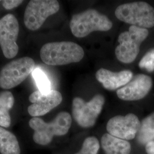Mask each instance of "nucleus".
<instances>
[{"label":"nucleus","mask_w":154,"mask_h":154,"mask_svg":"<svg viewBox=\"0 0 154 154\" xmlns=\"http://www.w3.org/2000/svg\"><path fill=\"white\" fill-rule=\"evenodd\" d=\"M137 138L138 142L142 144L154 139V113L147 116L140 122V127Z\"/></svg>","instance_id":"f3484780"},{"label":"nucleus","mask_w":154,"mask_h":154,"mask_svg":"<svg viewBox=\"0 0 154 154\" xmlns=\"http://www.w3.org/2000/svg\"><path fill=\"white\" fill-rule=\"evenodd\" d=\"M140 127L138 116L130 113L126 116H117L107 122L106 129L111 135L123 140H131L137 137Z\"/></svg>","instance_id":"9d476101"},{"label":"nucleus","mask_w":154,"mask_h":154,"mask_svg":"<svg viewBox=\"0 0 154 154\" xmlns=\"http://www.w3.org/2000/svg\"><path fill=\"white\" fill-rule=\"evenodd\" d=\"M104 97L96 94L88 102L76 97L72 100V114L77 123L83 128L93 126L105 104Z\"/></svg>","instance_id":"0eeeda50"},{"label":"nucleus","mask_w":154,"mask_h":154,"mask_svg":"<svg viewBox=\"0 0 154 154\" xmlns=\"http://www.w3.org/2000/svg\"><path fill=\"white\" fill-rule=\"evenodd\" d=\"M139 66L140 69H146L147 72L154 71V49L150 50L145 55L139 63Z\"/></svg>","instance_id":"aec40b11"},{"label":"nucleus","mask_w":154,"mask_h":154,"mask_svg":"<svg viewBox=\"0 0 154 154\" xmlns=\"http://www.w3.org/2000/svg\"><path fill=\"white\" fill-rule=\"evenodd\" d=\"M95 77L104 88L109 90H115L129 82L132 79L133 73L130 70L112 72L101 68L96 72Z\"/></svg>","instance_id":"ddd939ff"},{"label":"nucleus","mask_w":154,"mask_h":154,"mask_svg":"<svg viewBox=\"0 0 154 154\" xmlns=\"http://www.w3.org/2000/svg\"><path fill=\"white\" fill-rule=\"evenodd\" d=\"M60 4L56 0H32L26 7L23 21L30 30H37L46 20L60 10Z\"/></svg>","instance_id":"6e6552de"},{"label":"nucleus","mask_w":154,"mask_h":154,"mask_svg":"<svg viewBox=\"0 0 154 154\" xmlns=\"http://www.w3.org/2000/svg\"><path fill=\"white\" fill-rule=\"evenodd\" d=\"M112 27V23L105 15L95 9L73 15L70 22L72 34L77 38H83L93 32H106Z\"/></svg>","instance_id":"7ed1b4c3"},{"label":"nucleus","mask_w":154,"mask_h":154,"mask_svg":"<svg viewBox=\"0 0 154 154\" xmlns=\"http://www.w3.org/2000/svg\"><path fill=\"white\" fill-rule=\"evenodd\" d=\"M14 98L9 91L0 92V126L9 127L11 124L9 111L13 107Z\"/></svg>","instance_id":"dca6fc26"},{"label":"nucleus","mask_w":154,"mask_h":154,"mask_svg":"<svg viewBox=\"0 0 154 154\" xmlns=\"http://www.w3.org/2000/svg\"><path fill=\"white\" fill-rule=\"evenodd\" d=\"M0 153L1 154H21L19 143L15 135L1 126Z\"/></svg>","instance_id":"2eb2a0df"},{"label":"nucleus","mask_w":154,"mask_h":154,"mask_svg":"<svg viewBox=\"0 0 154 154\" xmlns=\"http://www.w3.org/2000/svg\"><path fill=\"white\" fill-rule=\"evenodd\" d=\"M99 148L100 144L98 139L90 137L85 140L82 149L75 154H97Z\"/></svg>","instance_id":"6ab92c4d"},{"label":"nucleus","mask_w":154,"mask_h":154,"mask_svg":"<svg viewBox=\"0 0 154 154\" xmlns=\"http://www.w3.org/2000/svg\"><path fill=\"white\" fill-rule=\"evenodd\" d=\"M72 116L69 113L62 111L58 113L50 123H46L38 117H33L29 122L34 130V141L40 145L49 144L54 136H63L66 134L72 125Z\"/></svg>","instance_id":"f257e3e1"},{"label":"nucleus","mask_w":154,"mask_h":154,"mask_svg":"<svg viewBox=\"0 0 154 154\" xmlns=\"http://www.w3.org/2000/svg\"><path fill=\"white\" fill-rule=\"evenodd\" d=\"M32 75L39 91L43 93H47L51 90L49 79L41 69L39 67L35 68L32 72Z\"/></svg>","instance_id":"a211bd4d"},{"label":"nucleus","mask_w":154,"mask_h":154,"mask_svg":"<svg viewBox=\"0 0 154 154\" xmlns=\"http://www.w3.org/2000/svg\"><path fill=\"white\" fill-rule=\"evenodd\" d=\"M101 145L105 154H130L131 149L128 142L114 137L109 133L102 136Z\"/></svg>","instance_id":"4468645a"},{"label":"nucleus","mask_w":154,"mask_h":154,"mask_svg":"<svg viewBox=\"0 0 154 154\" xmlns=\"http://www.w3.org/2000/svg\"><path fill=\"white\" fill-rule=\"evenodd\" d=\"M84 51L81 46L72 42H57L45 44L40 50V57L45 63L61 66L82 60Z\"/></svg>","instance_id":"f03ea898"},{"label":"nucleus","mask_w":154,"mask_h":154,"mask_svg":"<svg viewBox=\"0 0 154 154\" xmlns=\"http://www.w3.org/2000/svg\"><path fill=\"white\" fill-rule=\"evenodd\" d=\"M149 35L147 29L130 26L128 31L121 33L118 37L119 45L115 50L117 59L124 63H130L135 60L140 46Z\"/></svg>","instance_id":"39448f33"},{"label":"nucleus","mask_w":154,"mask_h":154,"mask_svg":"<svg viewBox=\"0 0 154 154\" xmlns=\"http://www.w3.org/2000/svg\"><path fill=\"white\" fill-rule=\"evenodd\" d=\"M23 2L22 0H5L2 1V5L6 10H11L18 7Z\"/></svg>","instance_id":"412c9836"},{"label":"nucleus","mask_w":154,"mask_h":154,"mask_svg":"<svg viewBox=\"0 0 154 154\" xmlns=\"http://www.w3.org/2000/svg\"></svg>","instance_id":"5701e85b"},{"label":"nucleus","mask_w":154,"mask_h":154,"mask_svg":"<svg viewBox=\"0 0 154 154\" xmlns=\"http://www.w3.org/2000/svg\"><path fill=\"white\" fill-rule=\"evenodd\" d=\"M35 69V62L29 57L8 63L0 71V88L11 89L20 85Z\"/></svg>","instance_id":"423d86ee"},{"label":"nucleus","mask_w":154,"mask_h":154,"mask_svg":"<svg viewBox=\"0 0 154 154\" xmlns=\"http://www.w3.org/2000/svg\"><path fill=\"white\" fill-rule=\"evenodd\" d=\"M146 151L147 154H154V140L146 144Z\"/></svg>","instance_id":"4be33fe9"},{"label":"nucleus","mask_w":154,"mask_h":154,"mask_svg":"<svg viewBox=\"0 0 154 154\" xmlns=\"http://www.w3.org/2000/svg\"><path fill=\"white\" fill-rule=\"evenodd\" d=\"M116 18L131 26L147 29L154 26V8L145 2H134L118 6Z\"/></svg>","instance_id":"20e7f679"},{"label":"nucleus","mask_w":154,"mask_h":154,"mask_svg":"<svg viewBox=\"0 0 154 154\" xmlns=\"http://www.w3.org/2000/svg\"><path fill=\"white\" fill-rule=\"evenodd\" d=\"M18 33L19 24L14 15L8 14L0 20V46L6 58H13L18 54Z\"/></svg>","instance_id":"1a4fd4ad"},{"label":"nucleus","mask_w":154,"mask_h":154,"mask_svg":"<svg viewBox=\"0 0 154 154\" xmlns=\"http://www.w3.org/2000/svg\"><path fill=\"white\" fill-rule=\"evenodd\" d=\"M32 103L28 108L29 114L33 117L44 116L61 104L62 96L59 91L51 90L49 93H43L35 91L29 97Z\"/></svg>","instance_id":"9b49d317"},{"label":"nucleus","mask_w":154,"mask_h":154,"mask_svg":"<svg viewBox=\"0 0 154 154\" xmlns=\"http://www.w3.org/2000/svg\"><path fill=\"white\" fill-rule=\"evenodd\" d=\"M152 86L151 78L140 74L133 76L129 82L117 90L116 94L119 99L123 100H138L144 98L151 90Z\"/></svg>","instance_id":"f8f14e48"}]
</instances>
